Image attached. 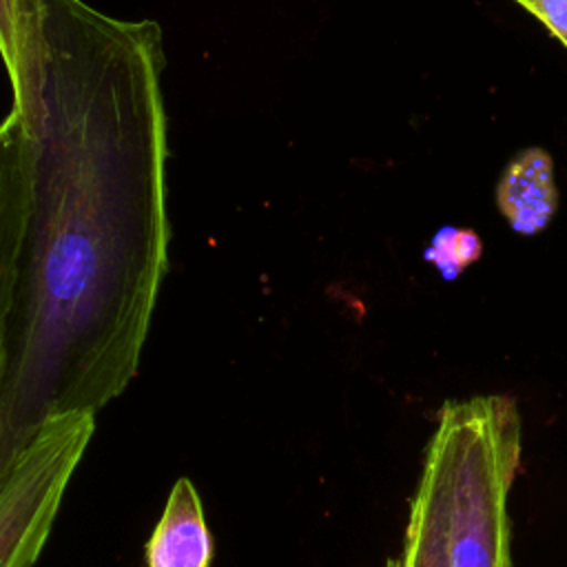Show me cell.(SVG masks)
Masks as SVG:
<instances>
[{
	"instance_id": "obj_1",
	"label": "cell",
	"mask_w": 567,
	"mask_h": 567,
	"mask_svg": "<svg viewBox=\"0 0 567 567\" xmlns=\"http://www.w3.org/2000/svg\"><path fill=\"white\" fill-rule=\"evenodd\" d=\"M159 40L82 0H2L0 463L137 370L168 248Z\"/></svg>"
},
{
	"instance_id": "obj_7",
	"label": "cell",
	"mask_w": 567,
	"mask_h": 567,
	"mask_svg": "<svg viewBox=\"0 0 567 567\" xmlns=\"http://www.w3.org/2000/svg\"><path fill=\"white\" fill-rule=\"evenodd\" d=\"M483 252V244L474 230L445 226L434 237L425 250V259L436 266L445 279H454L470 264H474Z\"/></svg>"
},
{
	"instance_id": "obj_2",
	"label": "cell",
	"mask_w": 567,
	"mask_h": 567,
	"mask_svg": "<svg viewBox=\"0 0 567 567\" xmlns=\"http://www.w3.org/2000/svg\"><path fill=\"white\" fill-rule=\"evenodd\" d=\"M450 456V567H514L509 492L523 458V421L507 394L441 408L436 430Z\"/></svg>"
},
{
	"instance_id": "obj_6",
	"label": "cell",
	"mask_w": 567,
	"mask_h": 567,
	"mask_svg": "<svg viewBox=\"0 0 567 567\" xmlns=\"http://www.w3.org/2000/svg\"><path fill=\"white\" fill-rule=\"evenodd\" d=\"M213 540L195 485L184 476L146 543V567H210Z\"/></svg>"
},
{
	"instance_id": "obj_5",
	"label": "cell",
	"mask_w": 567,
	"mask_h": 567,
	"mask_svg": "<svg viewBox=\"0 0 567 567\" xmlns=\"http://www.w3.org/2000/svg\"><path fill=\"white\" fill-rule=\"evenodd\" d=\"M496 204L512 230L520 235L540 233L558 210L551 155L538 146L516 153L496 184Z\"/></svg>"
},
{
	"instance_id": "obj_4",
	"label": "cell",
	"mask_w": 567,
	"mask_h": 567,
	"mask_svg": "<svg viewBox=\"0 0 567 567\" xmlns=\"http://www.w3.org/2000/svg\"><path fill=\"white\" fill-rule=\"evenodd\" d=\"M450 456L445 441L434 432L425 450L419 487L410 503L403 567H450Z\"/></svg>"
},
{
	"instance_id": "obj_3",
	"label": "cell",
	"mask_w": 567,
	"mask_h": 567,
	"mask_svg": "<svg viewBox=\"0 0 567 567\" xmlns=\"http://www.w3.org/2000/svg\"><path fill=\"white\" fill-rule=\"evenodd\" d=\"M91 434L93 412H58L0 463V567L35 565Z\"/></svg>"
},
{
	"instance_id": "obj_8",
	"label": "cell",
	"mask_w": 567,
	"mask_h": 567,
	"mask_svg": "<svg viewBox=\"0 0 567 567\" xmlns=\"http://www.w3.org/2000/svg\"><path fill=\"white\" fill-rule=\"evenodd\" d=\"M567 49V0H514Z\"/></svg>"
},
{
	"instance_id": "obj_9",
	"label": "cell",
	"mask_w": 567,
	"mask_h": 567,
	"mask_svg": "<svg viewBox=\"0 0 567 567\" xmlns=\"http://www.w3.org/2000/svg\"><path fill=\"white\" fill-rule=\"evenodd\" d=\"M385 567H403V563L401 560H396V558H392V560H388V565Z\"/></svg>"
}]
</instances>
